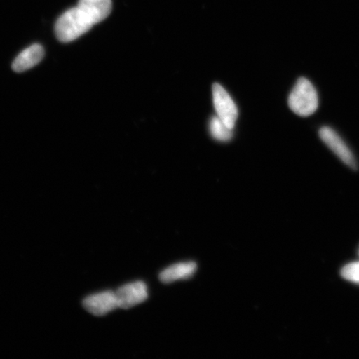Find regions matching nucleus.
<instances>
[{"instance_id": "1", "label": "nucleus", "mask_w": 359, "mask_h": 359, "mask_svg": "<svg viewBox=\"0 0 359 359\" xmlns=\"http://www.w3.org/2000/svg\"><path fill=\"white\" fill-rule=\"evenodd\" d=\"M111 11V0H79L78 6L60 16L55 25L60 41L69 43L104 20Z\"/></svg>"}, {"instance_id": "2", "label": "nucleus", "mask_w": 359, "mask_h": 359, "mask_svg": "<svg viewBox=\"0 0 359 359\" xmlns=\"http://www.w3.org/2000/svg\"><path fill=\"white\" fill-rule=\"evenodd\" d=\"M290 109L300 116H311L318 107L317 90L311 81L302 78L297 81L289 96Z\"/></svg>"}, {"instance_id": "3", "label": "nucleus", "mask_w": 359, "mask_h": 359, "mask_svg": "<svg viewBox=\"0 0 359 359\" xmlns=\"http://www.w3.org/2000/svg\"><path fill=\"white\" fill-rule=\"evenodd\" d=\"M320 137L325 144L342 161L345 165L353 170L358 168L355 157L343 138L333 128L323 127L320 128Z\"/></svg>"}, {"instance_id": "4", "label": "nucleus", "mask_w": 359, "mask_h": 359, "mask_svg": "<svg viewBox=\"0 0 359 359\" xmlns=\"http://www.w3.org/2000/svg\"><path fill=\"white\" fill-rule=\"evenodd\" d=\"M213 100L217 116L229 128L233 130L238 118V110L234 101L222 85L214 84Z\"/></svg>"}, {"instance_id": "5", "label": "nucleus", "mask_w": 359, "mask_h": 359, "mask_svg": "<svg viewBox=\"0 0 359 359\" xmlns=\"http://www.w3.org/2000/svg\"><path fill=\"white\" fill-rule=\"evenodd\" d=\"M118 307L128 309L146 302L147 287L144 282L137 281L125 285L115 292Z\"/></svg>"}, {"instance_id": "6", "label": "nucleus", "mask_w": 359, "mask_h": 359, "mask_svg": "<svg viewBox=\"0 0 359 359\" xmlns=\"http://www.w3.org/2000/svg\"><path fill=\"white\" fill-rule=\"evenodd\" d=\"M83 306L96 316H103L118 307L115 292L105 291L88 296L83 300Z\"/></svg>"}, {"instance_id": "7", "label": "nucleus", "mask_w": 359, "mask_h": 359, "mask_svg": "<svg viewBox=\"0 0 359 359\" xmlns=\"http://www.w3.org/2000/svg\"><path fill=\"white\" fill-rule=\"evenodd\" d=\"M44 50L41 45L34 44L25 49L15 58L13 64V69L17 73H22L37 65L43 60Z\"/></svg>"}, {"instance_id": "8", "label": "nucleus", "mask_w": 359, "mask_h": 359, "mask_svg": "<svg viewBox=\"0 0 359 359\" xmlns=\"http://www.w3.org/2000/svg\"><path fill=\"white\" fill-rule=\"evenodd\" d=\"M196 269L197 264L192 262L173 264L161 272L160 280L164 284H170L180 280H188L194 275Z\"/></svg>"}, {"instance_id": "9", "label": "nucleus", "mask_w": 359, "mask_h": 359, "mask_svg": "<svg viewBox=\"0 0 359 359\" xmlns=\"http://www.w3.org/2000/svg\"><path fill=\"white\" fill-rule=\"evenodd\" d=\"M210 132L218 141L226 142L232 137V129L229 128L218 116H214L210 122Z\"/></svg>"}, {"instance_id": "10", "label": "nucleus", "mask_w": 359, "mask_h": 359, "mask_svg": "<svg viewBox=\"0 0 359 359\" xmlns=\"http://www.w3.org/2000/svg\"><path fill=\"white\" fill-rule=\"evenodd\" d=\"M344 280L359 285V262L346 264L341 271Z\"/></svg>"}, {"instance_id": "11", "label": "nucleus", "mask_w": 359, "mask_h": 359, "mask_svg": "<svg viewBox=\"0 0 359 359\" xmlns=\"http://www.w3.org/2000/svg\"><path fill=\"white\" fill-rule=\"evenodd\" d=\"M358 255H359V252H358Z\"/></svg>"}]
</instances>
